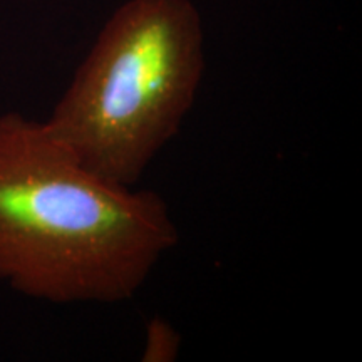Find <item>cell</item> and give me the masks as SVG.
I'll list each match as a JSON object with an SVG mask.
<instances>
[{
    "label": "cell",
    "instance_id": "6da1fadb",
    "mask_svg": "<svg viewBox=\"0 0 362 362\" xmlns=\"http://www.w3.org/2000/svg\"><path fill=\"white\" fill-rule=\"evenodd\" d=\"M178 240L160 194L103 180L45 123L0 115L2 282L54 304H116Z\"/></svg>",
    "mask_w": 362,
    "mask_h": 362
},
{
    "label": "cell",
    "instance_id": "7a4b0ae2",
    "mask_svg": "<svg viewBox=\"0 0 362 362\" xmlns=\"http://www.w3.org/2000/svg\"><path fill=\"white\" fill-rule=\"evenodd\" d=\"M203 69L189 0H128L44 123L90 171L133 188L192 111Z\"/></svg>",
    "mask_w": 362,
    "mask_h": 362
},
{
    "label": "cell",
    "instance_id": "3957f363",
    "mask_svg": "<svg viewBox=\"0 0 362 362\" xmlns=\"http://www.w3.org/2000/svg\"><path fill=\"white\" fill-rule=\"evenodd\" d=\"M181 337L161 317H151L146 324V342L141 359L144 362H171L180 352Z\"/></svg>",
    "mask_w": 362,
    "mask_h": 362
}]
</instances>
